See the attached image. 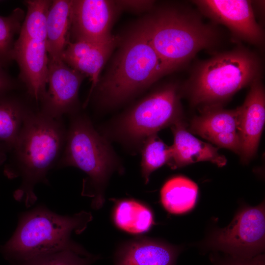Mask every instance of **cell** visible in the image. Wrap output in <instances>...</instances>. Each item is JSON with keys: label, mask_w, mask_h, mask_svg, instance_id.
I'll return each mask as SVG.
<instances>
[{"label": "cell", "mask_w": 265, "mask_h": 265, "mask_svg": "<svg viewBox=\"0 0 265 265\" xmlns=\"http://www.w3.org/2000/svg\"><path fill=\"white\" fill-rule=\"evenodd\" d=\"M67 130L61 119L34 109L25 121L9 152L4 172L10 178H20L21 184L14 196L27 207L36 201V185L46 183L47 175L57 163L66 140Z\"/></svg>", "instance_id": "cell-1"}, {"label": "cell", "mask_w": 265, "mask_h": 265, "mask_svg": "<svg viewBox=\"0 0 265 265\" xmlns=\"http://www.w3.org/2000/svg\"><path fill=\"white\" fill-rule=\"evenodd\" d=\"M151 43L169 73L180 69L200 51L220 41L219 30L188 7H159L144 19Z\"/></svg>", "instance_id": "cell-2"}, {"label": "cell", "mask_w": 265, "mask_h": 265, "mask_svg": "<svg viewBox=\"0 0 265 265\" xmlns=\"http://www.w3.org/2000/svg\"><path fill=\"white\" fill-rule=\"evenodd\" d=\"M168 73L151 43L144 19L128 34L108 72L93 90L101 105L113 106Z\"/></svg>", "instance_id": "cell-3"}, {"label": "cell", "mask_w": 265, "mask_h": 265, "mask_svg": "<svg viewBox=\"0 0 265 265\" xmlns=\"http://www.w3.org/2000/svg\"><path fill=\"white\" fill-rule=\"evenodd\" d=\"M262 71L259 55L238 45L196 64L184 89L193 106H220L238 91L261 79Z\"/></svg>", "instance_id": "cell-4"}, {"label": "cell", "mask_w": 265, "mask_h": 265, "mask_svg": "<svg viewBox=\"0 0 265 265\" xmlns=\"http://www.w3.org/2000/svg\"><path fill=\"white\" fill-rule=\"evenodd\" d=\"M92 217L86 212L62 215L45 207H37L21 216L15 232L1 252L14 263L64 249L74 243L72 234L81 233Z\"/></svg>", "instance_id": "cell-5"}, {"label": "cell", "mask_w": 265, "mask_h": 265, "mask_svg": "<svg viewBox=\"0 0 265 265\" xmlns=\"http://www.w3.org/2000/svg\"><path fill=\"white\" fill-rule=\"evenodd\" d=\"M71 116L57 167L74 166L88 176L92 206L98 209L104 204L105 188L117 168L118 159L109 143L87 117L77 113Z\"/></svg>", "instance_id": "cell-6"}, {"label": "cell", "mask_w": 265, "mask_h": 265, "mask_svg": "<svg viewBox=\"0 0 265 265\" xmlns=\"http://www.w3.org/2000/svg\"><path fill=\"white\" fill-rule=\"evenodd\" d=\"M179 88L171 83L151 93L116 121L115 136L132 145H141L149 136L181 119Z\"/></svg>", "instance_id": "cell-7"}, {"label": "cell", "mask_w": 265, "mask_h": 265, "mask_svg": "<svg viewBox=\"0 0 265 265\" xmlns=\"http://www.w3.org/2000/svg\"><path fill=\"white\" fill-rule=\"evenodd\" d=\"M264 204L239 212L226 228L213 236L212 245L230 256L249 258L261 254L265 247Z\"/></svg>", "instance_id": "cell-8"}, {"label": "cell", "mask_w": 265, "mask_h": 265, "mask_svg": "<svg viewBox=\"0 0 265 265\" xmlns=\"http://www.w3.org/2000/svg\"><path fill=\"white\" fill-rule=\"evenodd\" d=\"M200 12L216 24L225 26L234 41L263 47L265 32L256 22L252 1L247 0H193Z\"/></svg>", "instance_id": "cell-9"}, {"label": "cell", "mask_w": 265, "mask_h": 265, "mask_svg": "<svg viewBox=\"0 0 265 265\" xmlns=\"http://www.w3.org/2000/svg\"><path fill=\"white\" fill-rule=\"evenodd\" d=\"M85 76L62 60L49 59L48 88L39 103V110L59 119L65 114L77 113L79 91Z\"/></svg>", "instance_id": "cell-10"}, {"label": "cell", "mask_w": 265, "mask_h": 265, "mask_svg": "<svg viewBox=\"0 0 265 265\" xmlns=\"http://www.w3.org/2000/svg\"><path fill=\"white\" fill-rule=\"evenodd\" d=\"M116 6L111 0H72L69 33L74 42L102 43L111 39Z\"/></svg>", "instance_id": "cell-11"}, {"label": "cell", "mask_w": 265, "mask_h": 265, "mask_svg": "<svg viewBox=\"0 0 265 265\" xmlns=\"http://www.w3.org/2000/svg\"><path fill=\"white\" fill-rule=\"evenodd\" d=\"M13 59L19 67V78L29 97L40 103L47 90L49 56L46 41L19 37L15 41Z\"/></svg>", "instance_id": "cell-12"}, {"label": "cell", "mask_w": 265, "mask_h": 265, "mask_svg": "<svg viewBox=\"0 0 265 265\" xmlns=\"http://www.w3.org/2000/svg\"><path fill=\"white\" fill-rule=\"evenodd\" d=\"M239 107L228 110L220 106H204L200 114L191 121L190 130L211 142L239 155Z\"/></svg>", "instance_id": "cell-13"}, {"label": "cell", "mask_w": 265, "mask_h": 265, "mask_svg": "<svg viewBox=\"0 0 265 265\" xmlns=\"http://www.w3.org/2000/svg\"><path fill=\"white\" fill-rule=\"evenodd\" d=\"M250 85L243 105L239 107V156L244 162H248L255 154L265 121V93L261 78Z\"/></svg>", "instance_id": "cell-14"}, {"label": "cell", "mask_w": 265, "mask_h": 265, "mask_svg": "<svg viewBox=\"0 0 265 265\" xmlns=\"http://www.w3.org/2000/svg\"><path fill=\"white\" fill-rule=\"evenodd\" d=\"M117 42L114 36L102 43L87 41L69 42L62 60L72 68L90 77L92 82L89 96L100 80L102 69Z\"/></svg>", "instance_id": "cell-15"}, {"label": "cell", "mask_w": 265, "mask_h": 265, "mask_svg": "<svg viewBox=\"0 0 265 265\" xmlns=\"http://www.w3.org/2000/svg\"><path fill=\"white\" fill-rule=\"evenodd\" d=\"M174 135L171 145L172 159L168 165L176 169L199 161H210L219 167L224 166L226 158L218 152V148L201 141L189 132L181 118L171 125Z\"/></svg>", "instance_id": "cell-16"}, {"label": "cell", "mask_w": 265, "mask_h": 265, "mask_svg": "<svg viewBox=\"0 0 265 265\" xmlns=\"http://www.w3.org/2000/svg\"><path fill=\"white\" fill-rule=\"evenodd\" d=\"M179 250L147 238H138L122 244L114 256L115 265H176Z\"/></svg>", "instance_id": "cell-17"}, {"label": "cell", "mask_w": 265, "mask_h": 265, "mask_svg": "<svg viewBox=\"0 0 265 265\" xmlns=\"http://www.w3.org/2000/svg\"><path fill=\"white\" fill-rule=\"evenodd\" d=\"M72 0H52L46 24L47 49L50 60H62L68 42Z\"/></svg>", "instance_id": "cell-18"}, {"label": "cell", "mask_w": 265, "mask_h": 265, "mask_svg": "<svg viewBox=\"0 0 265 265\" xmlns=\"http://www.w3.org/2000/svg\"><path fill=\"white\" fill-rule=\"evenodd\" d=\"M11 92L0 94V142L9 151L26 118L35 109L26 101Z\"/></svg>", "instance_id": "cell-19"}, {"label": "cell", "mask_w": 265, "mask_h": 265, "mask_svg": "<svg viewBox=\"0 0 265 265\" xmlns=\"http://www.w3.org/2000/svg\"><path fill=\"white\" fill-rule=\"evenodd\" d=\"M197 195L198 186L194 182L183 176H176L164 184L160 191V199L168 212L181 214L194 207Z\"/></svg>", "instance_id": "cell-20"}, {"label": "cell", "mask_w": 265, "mask_h": 265, "mask_svg": "<svg viewBox=\"0 0 265 265\" xmlns=\"http://www.w3.org/2000/svg\"><path fill=\"white\" fill-rule=\"evenodd\" d=\"M113 219L118 228L133 234L147 231L154 222L153 215L150 209L133 199L119 201L114 207Z\"/></svg>", "instance_id": "cell-21"}, {"label": "cell", "mask_w": 265, "mask_h": 265, "mask_svg": "<svg viewBox=\"0 0 265 265\" xmlns=\"http://www.w3.org/2000/svg\"><path fill=\"white\" fill-rule=\"evenodd\" d=\"M98 259V256L74 242L64 249L25 261L14 262L12 265H91Z\"/></svg>", "instance_id": "cell-22"}, {"label": "cell", "mask_w": 265, "mask_h": 265, "mask_svg": "<svg viewBox=\"0 0 265 265\" xmlns=\"http://www.w3.org/2000/svg\"><path fill=\"white\" fill-rule=\"evenodd\" d=\"M52 0L25 1L27 11L19 37L46 41L47 18Z\"/></svg>", "instance_id": "cell-23"}, {"label": "cell", "mask_w": 265, "mask_h": 265, "mask_svg": "<svg viewBox=\"0 0 265 265\" xmlns=\"http://www.w3.org/2000/svg\"><path fill=\"white\" fill-rule=\"evenodd\" d=\"M141 146V173L147 184L153 172L170 162L172 159V148L171 146L165 144L158 136L157 133L148 137Z\"/></svg>", "instance_id": "cell-24"}, {"label": "cell", "mask_w": 265, "mask_h": 265, "mask_svg": "<svg viewBox=\"0 0 265 265\" xmlns=\"http://www.w3.org/2000/svg\"><path fill=\"white\" fill-rule=\"evenodd\" d=\"M25 16L24 11L18 7L8 16H0V65L3 67L13 60L14 37L20 33Z\"/></svg>", "instance_id": "cell-25"}, {"label": "cell", "mask_w": 265, "mask_h": 265, "mask_svg": "<svg viewBox=\"0 0 265 265\" xmlns=\"http://www.w3.org/2000/svg\"><path fill=\"white\" fill-rule=\"evenodd\" d=\"M218 265H265V256L260 254L249 258L230 257Z\"/></svg>", "instance_id": "cell-26"}, {"label": "cell", "mask_w": 265, "mask_h": 265, "mask_svg": "<svg viewBox=\"0 0 265 265\" xmlns=\"http://www.w3.org/2000/svg\"><path fill=\"white\" fill-rule=\"evenodd\" d=\"M115 2L117 6L136 11L150 9L155 3L152 0H119Z\"/></svg>", "instance_id": "cell-27"}, {"label": "cell", "mask_w": 265, "mask_h": 265, "mask_svg": "<svg viewBox=\"0 0 265 265\" xmlns=\"http://www.w3.org/2000/svg\"><path fill=\"white\" fill-rule=\"evenodd\" d=\"M17 87L16 82L0 65V94L12 92Z\"/></svg>", "instance_id": "cell-28"}, {"label": "cell", "mask_w": 265, "mask_h": 265, "mask_svg": "<svg viewBox=\"0 0 265 265\" xmlns=\"http://www.w3.org/2000/svg\"><path fill=\"white\" fill-rule=\"evenodd\" d=\"M8 152H9V150L8 148L0 142V165L6 160L7 153Z\"/></svg>", "instance_id": "cell-29"}]
</instances>
